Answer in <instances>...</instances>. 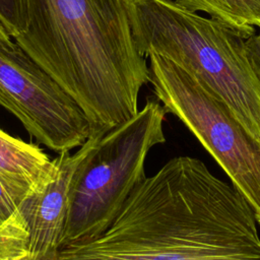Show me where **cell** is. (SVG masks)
<instances>
[{
  "mask_svg": "<svg viewBox=\"0 0 260 260\" xmlns=\"http://www.w3.org/2000/svg\"><path fill=\"white\" fill-rule=\"evenodd\" d=\"M192 12H204L244 39L260 28V0H174Z\"/></svg>",
  "mask_w": 260,
  "mask_h": 260,
  "instance_id": "9",
  "label": "cell"
},
{
  "mask_svg": "<svg viewBox=\"0 0 260 260\" xmlns=\"http://www.w3.org/2000/svg\"><path fill=\"white\" fill-rule=\"evenodd\" d=\"M56 158L38 145L13 137L0 129V178L17 190L32 195L55 178Z\"/></svg>",
  "mask_w": 260,
  "mask_h": 260,
  "instance_id": "8",
  "label": "cell"
},
{
  "mask_svg": "<svg viewBox=\"0 0 260 260\" xmlns=\"http://www.w3.org/2000/svg\"><path fill=\"white\" fill-rule=\"evenodd\" d=\"M148 57L150 83L157 101L212 155L260 224V138L195 76L161 56Z\"/></svg>",
  "mask_w": 260,
  "mask_h": 260,
  "instance_id": "5",
  "label": "cell"
},
{
  "mask_svg": "<svg viewBox=\"0 0 260 260\" xmlns=\"http://www.w3.org/2000/svg\"><path fill=\"white\" fill-rule=\"evenodd\" d=\"M245 47L251 67L260 81V28L258 32L245 39Z\"/></svg>",
  "mask_w": 260,
  "mask_h": 260,
  "instance_id": "12",
  "label": "cell"
},
{
  "mask_svg": "<svg viewBox=\"0 0 260 260\" xmlns=\"http://www.w3.org/2000/svg\"><path fill=\"white\" fill-rule=\"evenodd\" d=\"M257 223L234 185L180 155L135 186L105 232L57 260H260Z\"/></svg>",
  "mask_w": 260,
  "mask_h": 260,
  "instance_id": "1",
  "label": "cell"
},
{
  "mask_svg": "<svg viewBox=\"0 0 260 260\" xmlns=\"http://www.w3.org/2000/svg\"><path fill=\"white\" fill-rule=\"evenodd\" d=\"M166 114L158 101L147 100L135 116L101 135L73 179L61 248L109 228L131 191L146 177L144 165L150 149L166 141Z\"/></svg>",
  "mask_w": 260,
  "mask_h": 260,
  "instance_id": "4",
  "label": "cell"
},
{
  "mask_svg": "<svg viewBox=\"0 0 260 260\" xmlns=\"http://www.w3.org/2000/svg\"><path fill=\"white\" fill-rule=\"evenodd\" d=\"M104 132H91L74 152L58 154L55 178L40 192L26 197L19 206L28 231L27 260H57L68 211L69 194L76 171Z\"/></svg>",
  "mask_w": 260,
  "mask_h": 260,
  "instance_id": "7",
  "label": "cell"
},
{
  "mask_svg": "<svg viewBox=\"0 0 260 260\" xmlns=\"http://www.w3.org/2000/svg\"><path fill=\"white\" fill-rule=\"evenodd\" d=\"M28 196L0 178V225L19 210L20 204Z\"/></svg>",
  "mask_w": 260,
  "mask_h": 260,
  "instance_id": "11",
  "label": "cell"
},
{
  "mask_svg": "<svg viewBox=\"0 0 260 260\" xmlns=\"http://www.w3.org/2000/svg\"><path fill=\"white\" fill-rule=\"evenodd\" d=\"M26 23L13 41L77 104L91 132L137 114L150 82L126 0H25Z\"/></svg>",
  "mask_w": 260,
  "mask_h": 260,
  "instance_id": "2",
  "label": "cell"
},
{
  "mask_svg": "<svg viewBox=\"0 0 260 260\" xmlns=\"http://www.w3.org/2000/svg\"><path fill=\"white\" fill-rule=\"evenodd\" d=\"M0 106L58 154L80 147L91 134L77 104L15 42H0Z\"/></svg>",
  "mask_w": 260,
  "mask_h": 260,
  "instance_id": "6",
  "label": "cell"
},
{
  "mask_svg": "<svg viewBox=\"0 0 260 260\" xmlns=\"http://www.w3.org/2000/svg\"><path fill=\"white\" fill-rule=\"evenodd\" d=\"M0 42L8 45H11L14 43V41H12V38L9 36L7 30L1 23H0Z\"/></svg>",
  "mask_w": 260,
  "mask_h": 260,
  "instance_id": "13",
  "label": "cell"
},
{
  "mask_svg": "<svg viewBox=\"0 0 260 260\" xmlns=\"http://www.w3.org/2000/svg\"><path fill=\"white\" fill-rule=\"evenodd\" d=\"M0 23L9 36L15 38L25 27V0H0Z\"/></svg>",
  "mask_w": 260,
  "mask_h": 260,
  "instance_id": "10",
  "label": "cell"
},
{
  "mask_svg": "<svg viewBox=\"0 0 260 260\" xmlns=\"http://www.w3.org/2000/svg\"><path fill=\"white\" fill-rule=\"evenodd\" d=\"M126 7L141 55L161 56L195 76L260 138V81L242 36L174 0H126Z\"/></svg>",
  "mask_w": 260,
  "mask_h": 260,
  "instance_id": "3",
  "label": "cell"
}]
</instances>
